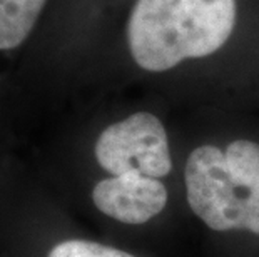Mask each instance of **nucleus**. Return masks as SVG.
<instances>
[{
    "mask_svg": "<svg viewBox=\"0 0 259 257\" xmlns=\"http://www.w3.org/2000/svg\"><path fill=\"white\" fill-rule=\"evenodd\" d=\"M10 149V102L5 79H0V152Z\"/></svg>",
    "mask_w": 259,
    "mask_h": 257,
    "instance_id": "nucleus-6",
    "label": "nucleus"
},
{
    "mask_svg": "<svg viewBox=\"0 0 259 257\" xmlns=\"http://www.w3.org/2000/svg\"><path fill=\"white\" fill-rule=\"evenodd\" d=\"M236 0H136L127 22L131 56L147 72L219 50L234 30Z\"/></svg>",
    "mask_w": 259,
    "mask_h": 257,
    "instance_id": "nucleus-1",
    "label": "nucleus"
},
{
    "mask_svg": "<svg viewBox=\"0 0 259 257\" xmlns=\"http://www.w3.org/2000/svg\"><path fill=\"white\" fill-rule=\"evenodd\" d=\"M92 157L102 177L134 172L161 179L172 169L166 129L149 112L131 114L106 125L94 140Z\"/></svg>",
    "mask_w": 259,
    "mask_h": 257,
    "instance_id": "nucleus-3",
    "label": "nucleus"
},
{
    "mask_svg": "<svg viewBox=\"0 0 259 257\" xmlns=\"http://www.w3.org/2000/svg\"><path fill=\"white\" fill-rule=\"evenodd\" d=\"M0 257H10L7 252H5V250H2V249H0Z\"/></svg>",
    "mask_w": 259,
    "mask_h": 257,
    "instance_id": "nucleus-7",
    "label": "nucleus"
},
{
    "mask_svg": "<svg viewBox=\"0 0 259 257\" xmlns=\"http://www.w3.org/2000/svg\"><path fill=\"white\" fill-rule=\"evenodd\" d=\"M187 202L214 231L259 236V144L234 140L224 152L201 145L186 164Z\"/></svg>",
    "mask_w": 259,
    "mask_h": 257,
    "instance_id": "nucleus-2",
    "label": "nucleus"
},
{
    "mask_svg": "<svg viewBox=\"0 0 259 257\" xmlns=\"http://www.w3.org/2000/svg\"><path fill=\"white\" fill-rule=\"evenodd\" d=\"M89 204L112 222L142 226L166 207L167 190L159 179L134 172L101 177L91 185Z\"/></svg>",
    "mask_w": 259,
    "mask_h": 257,
    "instance_id": "nucleus-4",
    "label": "nucleus"
},
{
    "mask_svg": "<svg viewBox=\"0 0 259 257\" xmlns=\"http://www.w3.org/2000/svg\"><path fill=\"white\" fill-rule=\"evenodd\" d=\"M49 0H0V57L17 52L30 39Z\"/></svg>",
    "mask_w": 259,
    "mask_h": 257,
    "instance_id": "nucleus-5",
    "label": "nucleus"
}]
</instances>
